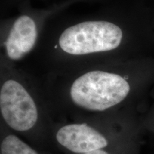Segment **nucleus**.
<instances>
[{"mask_svg":"<svg viewBox=\"0 0 154 154\" xmlns=\"http://www.w3.org/2000/svg\"><path fill=\"white\" fill-rule=\"evenodd\" d=\"M140 147L141 138L110 149L99 150L86 154H140Z\"/></svg>","mask_w":154,"mask_h":154,"instance_id":"nucleus-7","label":"nucleus"},{"mask_svg":"<svg viewBox=\"0 0 154 154\" xmlns=\"http://www.w3.org/2000/svg\"><path fill=\"white\" fill-rule=\"evenodd\" d=\"M0 130V154H44L2 123Z\"/></svg>","mask_w":154,"mask_h":154,"instance_id":"nucleus-6","label":"nucleus"},{"mask_svg":"<svg viewBox=\"0 0 154 154\" xmlns=\"http://www.w3.org/2000/svg\"><path fill=\"white\" fill-rule=\"evenodd\" d=\"M141 124L128 109L109 114L56 121L52 142L66 154H86L141 138Z\"/></svg>","mask_w":154,"mask_h":154,"instance_id":"nucleus-4","label":"nucleus"},{"mask_svg":"<svg viewBox=\"0 0 154 154\" xmlns=\"http://www.w3.org/2000/svg\"><path fill=\"white\" fill-rule=\"evenodd\" d=\"M63 8L34 9L25 6L16 16L2 19L0 63L17 64L35 51L47 24Z\"/></svg>","mask_w":154,"mask_h":154,"instance_id":"nucleus-5","label":"nucleus"},{"mask_svg":"<svg viewBox=\"0 0 154 154\" xmlns=\"http://www.w3.org/2000/svg\"><path fill=\"white\" fill-rule=\"evenodd\" d=\"M1 123L39 151L54 146V111L41 79L17 64L0 63Z\"/></svg>","mask_w":154,"mask_h":154,"instance_id":"nucleus-3","label":"nucleus"},{"mask_svg":"<svg viewBox=\"0 0 154 154\" xmlns=\"http://www.w3.org/2000/svg\"><path fill=\"white\" fill-rule=\"evenodd\" d=\"M142 129L145 128L151 132H154V113H153L149 118L141 124Z\"/></svg>","mask_w":154,"mask_h":154,"instance_id":"nucleus-8","label":"nucleus"},{"mask_svg":"<svg viewBox=\"0 0 154 154\" xmlns=\"http://www.w3.org/2000/svg\"><path fill=\"white\" fill-rule=\"evenodd\" d=\"M126 20L112 9L89 16L51 19L36 52L46 73L124 61L129 46Z\"/></svg>","mask_w":154,"mask_h":154,"instance_id":"nucleus-1","label":"nucleus"},{"mask_svg":"<svg viewBox=\"0 0 154 154\" xmlns=\"http://www.w3.org/2000/svg\"><path fill=\"white\" fill-rule=\"evenodd\" d=\"M129 66L124 61L102 63L59 73L42 81L56 120L109 114L126 109L135 95Z\"/></svg>","mask_w":154,"mask_h":154,"instance_id":"nucleus-2","label":"nucleus"}]
</instances>
